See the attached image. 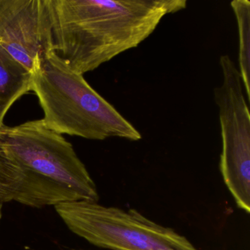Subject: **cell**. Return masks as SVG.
<instances>
[{
	"label": "cell",
	"instance_id": "obj_1",
	"mask_svg": "<svg viewBox=\"0 0 250 250\" xmlns=\"http://www.w3.org/2000/svg\"><path fill=\"white\" fill-rule=\"evenodd\" d=\"M55 53L84 75L137 47L187 0H48Z\"/></svg>",
	"mask_w": 250,
	"mask_h": 250
},
{
	"label": "cell",
	"instance_id": "obj_2",
	"mask_svg": "<svg viewBox=\"0 0 250 250\" xmlns=\"http://www.w3.org/2000/svg\"><path fill=\"white\" fill-rule=\"evenodd\" d=\"M97 187L72 144L42 119L0 127V202L33 208L98 202Z\"/></svg>",
	"mask_w": 250,
	"mask_h": 250
},
{
	"label": "cell",
	"instance_id": "obj_3",
	"mask_svg": "<svg viewBox=\"0 0 250 250\" xmlns=\"http://www.w3.org/2000/svg\"><path fill=\"white\" fill-rule=\"evenodd\" d=\"M31 91L43 109V124L58 134L92 140H141L140 131L55 52L33 73Z\"/></svg>",
	"mask_w": 250,
	"mask_h": 250
},
{
	"label": "cell",
	"instance_id": "obj_4",
	"mask_svg": "<svg viewBox=\"0 0 250 250\" xmlns=\"http://www.w3.org/2000/svg\"><path fill=\"white\" fill-rule=\"evenodd\" d=\"M55 210L68 229L93 245L111 250H197L184 235L143 216L80 200L62 203Z\"/></svg>",
	"mask_w": 250,
	"mask_h": 250
},
{
	"label": "cell",
	"instance_id": "obj_5",
	"mask_svg": "<svg viewBox=\"0 0 250 250\" xmlns=\"http://www.w3.org/2000/svg\"><path fill=\"white\" fill-rule=\"evenodd\" d=\"M219 64L222 83L213 90L222 141L219 167L237 206L250 213V109L235 62L229 55H224L220 57Z\"/></svg>",
	"mask_w": 250,
	"mask_h": 250
},
{
	"label": "cell",
	"instance_id": "obj_6",
	"mask_svg": "<svg viewBox=\"0 0 250 250\" xmlns=\"http://www.w3.org/2000/svg\"><path fill=\"white\" fill-rule=\"evenodd\" d=\"M0 46L33 74L55 52L48 0H0Z\"/></svg>",
	"mask_w": 250,
	"mask_h": 250
},
{
	"label": "cell",
	"instance_id": "obj_7",
	"mask_svg": "<svg viewBox=\"0 0 250 250\" xmlns=\"http://www.w3.org/2000/svg\"><path fill=\"white\" fill-rule=\"evenodd\" d=\"M32 76L0 46V127L13 104L31 91Z\"/></svg>",
	"mask_w": 250,
	"mask_h": 250
},
{
	"label": "cell",
	"instance_id": "obj_8",
	"mask_svg": "<svg viewBox=\"0 0 250 250\" xmlns=\"http://www.w3.org/2000/svg\"><path fill=\"white\" fill-rule=\"evenodd\" d=\"M238 31V62L247 100L250 101V2L234 0L230 3Z\"/></svg>",
	"mask_w": 250,
	"mask_h": 250
},
{
	"label": "cell",
	"instance_id": "obj_9",
	"mask_svg": "<svg viewBox=\"0 0 250 250\" xmlns=\"http://www.w3.org/2000/svg\"><path fill=\"white\" fill-rule=\"evenodd\" d=\"M2 206H3V204H2L1 202H0V221L2 219Z\"/></svg>",
	"mask_w": 250,
	"mask_h": 250
}]
</instances>
